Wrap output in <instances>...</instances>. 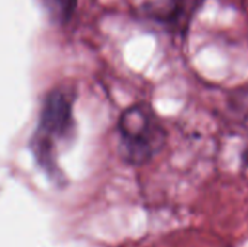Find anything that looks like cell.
Returning <instances> with one entry per match:
<instances>
[{
    "instance_id": "1",
    "label": "cell",
    "mask_w": 248,
    "mask_h": 247,
    "mask_svg": "<svg viewBox=\"0 0 248 247\" xmlns=\"http://www.w3.org/2000/svg\"><path fill=\"white\" fill-rule=\"evenodd\" d=\"M119 153L125 163L144 166L166 146L169 132L154 108L138 102L126 108L118 121Z\"/></svg>"
},
{
    "instance_id": "2",
    "label": "cell",
    "mask_w": 248,
    "mask_h": 247,
    "mask_svg": "<svg viewBox=\"0 0 248 247\" xmlns=\"http://www.w3.org/2000/svg\"><path fill=\"white\" fill-rule=\"evenodd\" d=\"M73 99L74 96L62 89H55L45 98L31 146L36 160L46 169L54 166L55 143L68 140L74 131Z\"/></svg>"
},
{
    "instance_id": "3",
    "label": "cell",
    "mask_w": 248,
    "mask_h": 247,
    "mask_svg": "<svg viewBox=\"0 0 248 247\" xmlns=\"http://www.w3.org/2000/svg\"><path fill=\"white\" fill-rule=\"evenodd\" d=\"M140 12L144 17L161 26L180 31L182 26H187L195 6L190 0H145Z\"/></svg>"
},
{
    "instance_id": "4",
    "label": "cell",
    "mask_w": 248,
    "mask_h": 247,
    "mask_svg": "<svg viewBox=\"0 0 248 247\" xmlns=\"http://www.w3.org/2000/svg\"><path fill=\"white\" fill-rule=\"evenodd\" d=\"M51 20L55 23H67L77 6V0H42Z\"/></svg>"
}]
</instances>
